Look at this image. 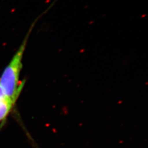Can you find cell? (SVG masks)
I'll list each match as a JSON object with an SVG mask.
<instances>
[{"mask_svg": "<svg viewBox=\"0 0 148 148\" xmlns=\"http://www.w3.org/2000/svg\"><path fill=\"white\" fill-rule=\"evenodd\" d=\"M5 98H7L6 97V96L5 95L2 88L0 86V101L2 100L3 99H5Z\"/></svg>", "mask_w": 148, "mask_h": 148, "instance_id": "3", "label": "cell"}, {"mask_svg": "<svg viewBox=\"0 0 148 148\" xmlns=\"http://www.w3.org/2000/svg\"><path fill=\"white\" fill-rule=\"evenodd\" d=\"M33 27L34 24L32 25L21 46L0 77V86L3 90L6 97L14 105L21 93L25 84L24 81L20 80V74L22 68V59L29 36Z\"/></svg>", "mask_w": 148, "mask_h": 148, "instance_id": "1", "label": "cell"}, {"mask_svg": "<svg viewBox=\"0 0 148 148\" xmlns=\"http://www.w3.org/2000/svg\"><path fill=\"white\" fill-rule=\"evenodd\" d=\"M15 106L8 98L0 101V125L1 126L7 120Z\"/></svg>", "mask_w": 148, "mask_h": 148, "instance_id": "2", "label": "cell"}]
</instances>
